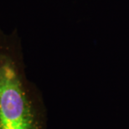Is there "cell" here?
Returning a JSON list of instances; mask_svg holds the SVG:
<instances>
[{
    "label": "cell",
    "mask_w": 129,
    "mask_h": 129,
    "mask_svg": "<svg viewBox=\"0 0 129 129\" xmlns=\"http://www.w3.org/2000/svg\"><path fill=\"white\" fill-rule=\"evenodd\" d=\"M0 129H44L41 107L24 73L17 32L0 29Z\"/></svg>",
    "instance_id": "obj_1"
}]
</instances>
